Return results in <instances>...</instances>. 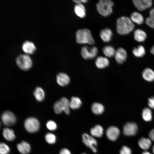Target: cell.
<instances>
[{
	"label": "cell",
	"instance_id": "cell-1",
	"mask_svg": "<svg viewBox=\"0 0 154 154\" xmlns=\"http://www.w3.org/2000/svg\"><path fill=\"white\" fill-rule=\"evenodd\" d=\"M117 31L121 35H125L134 29V25L131 19L127 17L122 16L119 18L116 22Z\"/></svg>",
	"mask_w": 154,
	"mask_h": 154
},
{
	"label": "cell",
	"instance_id": "cell-2",
	"mask_svg": "<svg viewBox=\"0 0 154 154\" xmlns=\"http://www.w3.org/2000/svg\"><path fill=\"white\" fill-rule=\"evenodd\" d=\"M76 41L80 44H93L95 42L90 31L87 29L78 30L76 33Z\"/></svg>",
	"mask_w": 154,
	"mask_h": 154
},
{
	"label": "cell",
	"instance_id": "cell-3",
	"mask_svg": "<svg viewBox=\"0 0 154 154\" xmlns=\"http://www.w3.org/2000/svg\"><path fill=\"white\" fill-rule=\"evenodd\" d=\"M114 3L110 0H100L96 4L97 9L99 13L104 17L111 14Z\"/></svg>",
	"mask_w": 154,
	"mask_h": 154
},
{
	"label": "cell",
	"instance_id": "cell-4",
	"mask_svg": "<svg viewBox=\"0 0 154 154\" xmlns=\"http://www.w3.org/2000/svg\"><path fill=\"white\" fill-rule=\"evenodd\" d=\"M69 101L66 98L63 97L54 103V112L57 114H61L64 112L67 115L70 113Z\"/></svg>",
	"mask_w": 154,
	"mask_h": 154
},
{
	"label": "cell",
	"instance_id": "cell-5",
	"mask_svg": "<svg viewBox=\"0 0 154 154\" xmlns=\"http://www.w3.org/2000/svg\"><path fill=\"white\" fill-rule=\"evenodd\" d=\"M16 62L18 66L24 70H28L32 65L31 58L26 54H21L18 56L16 58Z\"/></svg>",
	"mask_w": 154,
	"mask_h": 154
},
{
	"label": "cell",
	"instance_id": "cell-6",
	"mask_svg": "<svg viewBox=\"0 0 154 154\" xmlns=\"http://www.w3.org/2000/svg\"><path fill=\"white\" fill-rule=\"evenodd\" d=\"M24 125L28 132L30 133H35L38 131L40 123L36 118L34 117H29L25 120Z\"/></svg>",
	"mask_w": 154,
	"mask_h": 154
},
{
	"label": "cell",
	"instance_id": "cell-7",
	"mask_svg": "<svg viewBox=\"0 0 154 154\" xmlns=\"http://www.w3.org/2000/svg\"><path fill=\"white\" fill-rule=\"evenodd\" d=\"M82 140L85 145L94 152L96 153L97 152L96 147L97 142L94 137L91 135L85 133L82 135Z\"/></svg>",
	"mask_w": 154,
	"mask_h": 154
},
{
	"label": "cell",
	"instance_id": "cell-8",
	"mask_svg": "<svg viewBox=\"0 0 154 154\" xmlns=\"http://www.w3.org/2000/svg\"><path fill=\"white\" fill-rule=\"evenodd\" d=\"M98 49L95 46L90 48L87 46L83 47L81 50V54L85 59H93L96 56Z\"/></svg>",
	"mask_w": 154,
	"mask_h": 154
},
{
	"label": "cell",
	"instance_id": "cell-9",
	"mask_svg": "<svg viewBox=\"0 0 154 154\" xmlns=\"http://www.w3.org/2000/svg\"><path fill=\"white\" fill-rule=\"evenodd\" d=\"M138 126L134 122H128L124 125L123 132L124 135L126 136L135 135L138 131Z\"/></svg>",
	"mask_w": 154,
	"mask_h": 154
},
{
	"label": "cell",
	"instance_id": "cell-10",
	"mask_svg": "<svg viewBox=\"0 0 154 154\" xmlns=\"http://www.w3.org/2000/svg\"><path fill=\"white\" fill-rule=\"evenodd\" d=\"M1 118L3 124L7 126H11L13 125L16 120L15 115L9 111H6L3 113Z\"/></svg>",
	"mask_w": 154,
	"mask_h": 154
},
{
	"label": "cell",
	"instance_id": "cell-11",
	"mask_svg": "<svg viewBox=\"0 0 154 154\" xmlns=\"http://www.w3.org/2000/svg\"><path fill=\"white\" fill-rule=\"evenodd\" d=\"M120 130L117 127L111 126L108 127L106 131V135L108 139L112 141H116L120 134Z\"/></svg>",
	"mask_w": 154,
	"mask_h": 154
},
{
	"label": "cell",
	"instance_id": "cell-12",
	"mask_svg": "<svg viewBox=\"0 0 154 154\" xmlns=\"http://www.w3.org/2000/svg\"><path fill=\"white\" fill-rule=\"evenodd\" d=\"M133 3L139 11H142L150 7L152 5L151 0H134Z\"/></svg>",
	"mask_w": 154,
	"mask_h": 154
},
{
	"label": "cell",
	"instance_id": "cell-13",
	"mask_svg": "<svg viewBox=\"0 0 154 154\" xmlns=\"http://www.w3.org/2000/svg\"><path fill=\"white\" fill-rule=\"evenodd\" d=\"M114 56L117 62L119 64H122L126 59L127 53L123 48H119L116 51Z\"/></svg>",
	"mask_w": 154,
	"mask_h": 154
},
{
	"label": "cell",
	"instance_id": "cell-14",
	"mask_svg": "<svg viewBox=\"0 0 154 154\" xmlns=\"http://www.w3.org/2000/svg\"><path fill=\"white\" fill-rule=\"evenodd\" d=\"M56 81L60 86H64L68 85L70 82V78L66 74L61 72L56 76Z\"/></svg>",
	"mask_w": 154,
	"mask_h": 154
},
{
	"label": "cell",
	"instance_id": "cell-15",
	"mask_svg": "<svg viewBox=\"0 0 154 154\" xmlns=\"http://www.w3.org/2000/svg\"><path fill=\"white\" fill-rule=\"evenodd\" d=\"M90 132L93 137L100 138L103 135L104 130L101 125L97 124L91 128Z\"/></svg>",
	"mask_w": 154,
	"mask_h": 154
},
{
	"label": "cell",
	"instance_id": "cell-16",
	"mask_svg": "<svg viewBox=\"0 0 154 154\" xmlns=\"http://www.w3.org/2000/svg\"><path fill=\"white\" fill-rule=\"evenodd\" d=\"M17 147L18 150L22 154H28L31 151L30 144L25 141H23L18 143Z\"/></svg>",
	"mask_w": 154,
	"mask_h": 154
},
{
	"label": "cell",
	"instance_id": "cell-17",
	"mask_svg": "<svg viewBox=\"0 0 154 154\" xmlns=\"http://www.w3.org/2000/svg\"><path fill=\"white\" fill-rule=\"evenodd\" d=\"M22 48L25 52L28 54H33L36 49L34 43L27 40L25 41L23 43Z\"/></svg>",
	"mask_w": 154,
	"mask_h": 154
},
{
	"label": "cell",
	"instance_id": "cell-18",
	"mask_svg": "<svg viewBox=\"0 0 154 154\" xmlns=\"http://www.w3.org/2000/svg\"><path fill=\"white\" fill-rule=\"evenodd\" d=\"M139 146L145 151L148 149L151 145V141L149 138L142 137L138 141Z\"/></svg>",
	"mask_w": 154,
	"mask_h": 154
},
{
	"label": "cell",
	"instance_id": "cell-19",
	"mask_svg": "<svg viewBox=\"0 0 154 154\" xmlns=\"http://www.w3.org/2000/svg\"><path fill=\"white\" fill-rule=\"evenodd\" d=\"M95 64L98 68L102 69L109 65V61L107 58L100 56L98 57L96 59Z\"/></svg>",
	"mask_w": 154,
	"mask_h": 154
},
{
	"label": "cell",
	"instance_id": "cell-20",
	"mask_svg": "<svg viewBox=\"0 0 154 154\" xmlns=\"http://www.w3.org/2000/svg\"><path fill=\"white\" fill-rule=\"evenodd\" d=\"M142 76L146 81L152 82L154 80V71L150 68H146L142 72Z\"/></svg>",
	"mask_w": 154,
	"mask_h": 154
},
{
	"label": "cell",
	"instance_id": "cell-21",
	"mask_svg": "<svg viewBox=\"0 0 154 154\" xmlns=\"http://www.w3.org/2000/svg\"><path fill=\"white\" fill-rule=\"evenodd\" d=\"M112 35V31L108 28H105L102 30L100 33L101 38L104 42L110 41L111 39Z\"/></svg>",
	"mask_w": 154,
	"mask_h": 154
},
{
	"label": "cell",
	"instance_id": "cell-22",
	"mask_svg": "<svg viewBox=\"0 0 154 154\" xmlns=\"http://www.w3.org/2000/svg\"><path fill=\"white\" fill-rule=\"evenodd\" d=\"M3 135L4 138L9 141L14 140L15 136L14 131L12 129L5 127L3 131Z\"/></svg>",
	"mask_w": 154,
	"mask_h": 154
},
{
	"label": "cell",
	"instance_id": "cell-23",
	"mask_svg": "<svg viewBox=\"0 0 154 154\" xmlns=\"http://www.w3.org/2000/svg\"><path fill=\"white\" fill-rule=\"evenodd\" d=\"M134 39L139 42L144 41L147 37V35L145 32L141 29H137L134 33Z\"/></svg>",
	"mask_w": 154,
	"mask_h": 154
},
{
	"label": "cell",
	"instance_id": "cell-24",
	"mask_svg": "<svg viewBox=\"0 0 154 154\" xmlns=\"http://www.w3.org/2000/svg\"><path fill=\"white\" fill-rule=\"evenodd\" d=\"M91 109L93 113L96 115L102 114L104 110L103 105L98 102L93 103L91 106Z\"/></svg>",
	"mask_w": 154,
	"mask_h": 154
},
{
	"label": "cell",
	"instance_id": "cell-25",
	"mask_svg": "<svg viewBox=\"0 0 154 154\" xmlns=\"http://www.w3.org/2000/svg\"><path fill=\"white\" fill-rule=\"evenodd\" d=\"M74 11L76 14L81 18H84L86 16V9L82 4H77L75 5Z\"/></svg>",
	"mask_w": 154,
	"mask_h": 154
},
{
	"label": "cell",
	"instance_id": "cell-26",
	"mask_svg": "<svg viewBox=\"0 0 154 154\" xmlns=\"http://www.w3.org/2000/svg\"><path fill=\"white\" fill-rule=\"evenodd\" d=\"M82 104L80 99L77 97H72L69 101L70 108L75 110L79 108Z\"/></svg>",
	"mask_w": 154,
	"mask_h": 154
},
{
	"label": "cell",
	"instance_id": "cell-27",
	"mask_svg": "<svg viewBox=\"0 0 154 154\" xmlns=\"http://www.w3.org/2000/svg\"><path fill=\"white\" fill-rule=\"evenodd\" d=\"M130 18L132 21L138 25L141 24L144 21L142 15L137 12H133L131 14Z\"/></svg>",
	"mask_w": 154,
	"mask_h": 154
},
{
	"label": "cell",
	"instance_id": "cell-28",
	"mask_svg": "<svg viewBox=\"0 0 154 154\" xmlns=\"http://www.w3.org/2000/svg\"><path fill=\"white\" fill-rule=\"evenodd\" d=\"M33 94L36 100L38 101H42L44 98V92L43 89L40 87H37L35 89Z\"/></svg>",
	"mask_w": 154,
	"mask_h": 154
},
{
	"label": "cell",
	"instance_id": "cell-29",
	"mask_svg": "<svg viewBox=\"0 0 154 154\" xmlns=\"http://www.w3.org/2000/svg\"><path fill=\"white\" fill-rule=\"evenodd\" d=\"M142 116L143 119L145 121H151L152 118V111L149 108L146 107L143 110Z\"/></svg>",
	"mask_w": 154,
	"mask_h": 154
},
{
	"label": "cell",
	"instance_id": "cell-30",
	"mask_svg": "<svg viewBox=\"0 0 154 154\" xmlns=\"http://www.w3.org/2000/svg\"><path fill=\"white\" fill-rule=\"evenodd\" d=\"M133 55L137 57L143 56L145 54V50L144 47L142 45H139L137 48H134L132 50Z\"/></svg>",
	"mask_w": 154,
	"mask_h": 154
},
{
	"label": "cell",
	"instance_id": "cell-31",
	"mask_svg": "<svg viewBox=\"0 0 154 154\" xmlns=\"http://www.w3.org/2000/svg\"><path fill=\"white\" fill-rule=\"evenodd\" d=\"M104 54L106 56L111 57L115 55V51L114 48L111 46H106L104 47L103 50Z\"/></svg>",
	"mask_w": 154,
	"mask_h": 154
},
{
	"label": "cell",
	"instance_id": "cell-32",
	"mask_svg": "<svg viewBox=\"0 0 154 154\" xmlns=\"http://www.w3.org/2000/svg\"><path fill=\"white\" fill-rule=\"evenodd\" d=\"M45 138L46 141L49 144H54L56 141V138L55 135L51 133H46L45 135Z\"/></svg>",
	"mask_w": 154,
	"mask_h": 154
},
{
	"label": "cell",
	"instance_id": "cell-33",
	"mask_svg": "<svg viewBox=\"0 0 154 154\" xmlns=\"http://www.w3.org/2000/svg\"><path fill=\"white\" fill-rule=\"evenodd\" d=\"M10 151V148L7 145L3 142H1L0 143V154H8Z\"/></svg>",
	"mask_w": 154,
	"mask_h": 154
},
{
	"label": "cell",
	"instance_id": "cell-34",
	"mask_svg": "<svg viewBox=\"0 0 154 154\" xmlns=\"http://www.w3.org/2000/svg\"><path fill=\"white\" fill-rule=\"evenodd\" d=\"M47 128L51 131H54L57 128V125L56 123L52 120L48 121L46 124Z\"/></svg>",
	"mask_w": 154,
	"mask_h": 154
},
{
	"label": "cell",
	"instance_id": "cell-35",
	"mask_svg": "<svg viewBox=\"0 0 154 154\" xmlns=\"http://www.w3.org/2000/svg\"><path fill=\"white\" fill-rule=\"evenodd\" d=\"M131 150L130 148L126 146H123L120 151V154H131Z\"/></svg>",
	"mask_w": 154,
	"mask_h": 154
},
{
	"label": "cell",
	"instance_id": "cell-36",
	"mask_svg": "<svg viewBox=\"0 0 154 154\" xmlns=\"http://www.w3.org/2000/svg\"><path fill=\"white\" fill-rule=\"evenodd\" d=\"M145 23L151 27L154 28V18L149 16L146 19Z\"/></svg>",
	"mask_w": 154,
	"mask_h": 154
},
{
	"label": "cell",
	"instance_id": "cell-37",
	"mask_svg": "<svg viewBox=\"0 0 154 154\" xmlns=\"http://www.w3.org/2000/svg\"><path fill=\"white\" fill-rule=\"evenodd\" d=\"M148 101V105L149 108L154 109V96L149 98Z\"/></svg>",
	"mask_w": 154,
	"mask_h": 154
},
{
	"label": "cell",
	"instance_id": "cell-38",
	"mask_svg": "<svg viewBox=\"0 0 154 154\" xmlns=\"http://www.w3.org/2000/svg\"><path fill=\"white\" fill-rule=\"evenodd\" d=\"M59 154H71L70 151L67 149L64 148L60 151Z\"/></svg>",
	"mask_w": 154,
	"mask_h": 154
},
{
	"label": "cell",
	"instance_id": "cell-39",
	"mask_svg": "<svg viewBox=\"0 0 154 154\" xmlns=\"http://www.w3.org/2000/svg\"><path fill=\"white\" fill-rule=\"evenodd\" d=\"M149 136L151 140L154 141V129H151L149 132Z\"/></svg>",
	"mask_w": 154,
	"mask_h": 154
},
{
	"label": "cell",
	"instance_id": "cell-40",
	"mask_svg": "<svg viewBox=\"0 0 154 154\" xmlns=\"http://www.w3.org/2000/svg\"><path fill=\"white\" fill-rule=\"evenodd\" d=\"M73 1L77 4H81L82 3H85L87 2L88 0H73Z\"/></svg>",
	"mask_w": 154,
	"mask_h": 154
},
{
	"label": "cell",
	"instance_id": "cell-41",
	"mask_svg": "<svg viewBox=\"0 0 154 154\" xmlns=\"http://www.w3.org/2000/svg\"><path fill=\"white\" fill-rule=\"evenodd\" d=\"M149 13L150 17L154 18V8L151 10Z\"/></svg>",
	"mask_w": 154,
	"mask_h": 154
},
{
	"label": "cell",
	"instance_id": "cell-42",
	"mask_svg": "<svg viewBox=\"0 0 154 154\" xmlns=\"http://www.w3.org/2000/svg\"><path fill=\"white\" fill-rule=\"evenodd\" d=\"M150 51L152 54L154 55V45L152 47Z\"/></svg>",
	"mask_w": 154,
	"mask_h": 154
},
{
	"label": "cell",
	"instance_id": "cell-43",
	"mask_svg": "<svg viewBox=\"0 0 154 154\" xmlns=\"http://www.w3.org/2000/svg\"><path fill=\"white\" fill-rule=\"evenodd\" d=\"M141 154H151L149 152L146 151L142 152Z\"/></svg>",
	"mask_w": 154,
	"mask_h": 154
},
{
	"label": "cell",
	"instance_id": "cell-44",
	"mask_svg": "<svg viewBox=\"0 0 154 154\" xmlns=\"http://www.w3.org/2000/svg\"><path fill=\"white\" fill-rule=\"evenodd\" d=\"M152 150V151L154 154V145L153 147Z\"/></svg>",
	"mask_w": 154,
	"mask_h": 154
},
{
	"label": "cell",
	"instance_id": "cell-45",
	"mask_svg": "<svg viewBox=\"0 0 154 154\" xmlns=\"http://www.w3.org/2000/svg\"><path fill=\"white\" fill-rule=\"evenodd\" d=\"M81 154H86L85 153H82Z\"/></svg>",
	"mask_w": 154,
	"mask_h": 154
}]
</instances>
